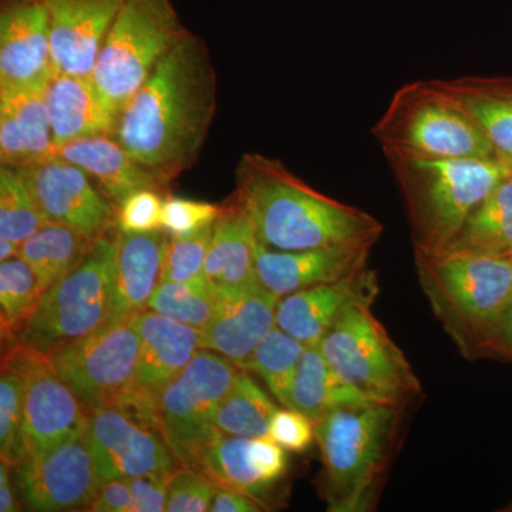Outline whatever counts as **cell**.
<instances>
[{"mask_svg":"<svg viewBox=\"0 0 512 512\" xmlns=\"http://www.w3.org/2000/svg\"><path fill=\"white\" fill-rule=\"evenodd\" d=\"M217 110V74L188 32L120 110L114 138L168 188L197 163Z\"/></svg>","mask_w":512,"mask_h":512,"instance_id":"obj_1","label":"cell"},{"mask_svg":"<svg viewBox=\"0 0 512 512\" xmlns=\"http://www.w3.org/2000/svg\"><path fill=\"white\" fill-rule=\"evenodd\" d=\"M235 184L232 197L247 211L266 248H373L382 238L383 224L372 214L315 190L276 158L244 154Z\"/></svg>","mask_w":512,"mask_h":512,"instance_id":"obj_2","label":"cell"},{"mask_svg":"<svg viewBox=\"0 0 512 512\" xmlns=\"http://www.w3.org/2000/svg\"><path fill=\"white\" fill-rule=\"evenodd\" d=\"M402 192L414 251L439 254L467 218L512 174L501 158H443L383 151Z\"/></svg>","mask_w":512,"mask_h":512,"instance_id":"obj_3","label":"cell"},{"mask_svg":"<svg viewBox=\"0 0 512 512\" xmlns=\"http://www.w3.org/2000/svg\"><path fill=\"white\" fill-rule=\"evenodd\" d=\"M417 278L434 315L468 357L490 349L512 305V255L414 251Z\"/></svg>","mask_w":512,"mask_h":512,"instance_id":"obj_4","label":"cell"},{"mask_svg":"<svg viewBox=\"0 0 512 512\" xmlns=\"http://www.w3.org/2000/svg\"><path fill=\"white\" fill-rule=\"evenodd\" d=\"M406 404L343 407L315 423L329 511L370 510L394 454Z\"/></svg>","mask_w":512,"mask_h":512,"instance_id":"obj_5","label":"cell"},{"mask_svg":"<svg viewBox=\"0 0 512 512\" xmlns=\"http://www.w3.org/2000/svg\"><path fill=\"white\" fill-rule=\"evenodd\" d=\"M117 234L96 239L82 264L46 289L16 343L47 356L113 322Z\"/></svg>","mask_w":512,"mask_h":512,"instance_id":"obj_6","label":"cell"},{"mask_svg":"<svg viewBox=\"0 0 512 512\" xmlns=\"http://www.w3.org/2000/svg\"><path fill=\"white\" fill-rule=\"evenodd\" d=\"M372 136L382 151L423 157H497L477 121L440 80L403 84L372 127Z\"/></svg>","mask_w":512,"mask_h":512,"instance_id":"obj_7","label":"cell"},{"mask_svg":"<svg viewBox=\"0 0 512 512\" xmlns=\"http://www.w3.org/2000/svg\"><path fill=\"white\" fill-rule=\"evenodd\" d=\"M188 32L171 0H126L93 67L103 99L120 113Z\"/></svg>","mask_w":512,"mask_h":512,"instance_id":"obj_8","label":"cell"},{"mask_svg":"<svg viewBox=\"0 0 512 512\" xmlns=\"http://www.w3.org/2000/svg\"><path fill=\"white\" fill-rule=\"evenodd\" d=\"M372 305L350 303L319 348L335 372L373 402L409 404L421 392L419 377Z\"/></svg>","mask_w":512,"mask_h":512,"instance_id":"obj_9","label":"cell"},{"mask_svg":"<svg viewBox=\"0 0 512 512\" xmlns=\"http://www.w3.org/2000/svg\"><path fill=\"white\" fill-rule=\"evenodd\" d=\"M239 372L224 356L201 349L164 387L157 404L158 430L180 466L195 467L202 451L222 434L215 414Z\"/></svg>","mask_w":512,"mask_h":512,"instance_id":"obj_10","label":"cell"},{"mask_svg":"<svg viewBox=\"0 0 512 512\" xmlns=\"http://www.w3.org/2000/svg\"><path fill=\"white\" fill-rule=\"evenodd\" d=\"M138 350L136 325L133 316H128L47 357L89 414L123 402L134 382Z\"/></svg>","mask_w":512,"mask_h":512,"instance_id":"obj_11","label":"cell"},{"mask_svg":"<svg viewBox=\"0 0 512 512\" xmlns=\"http://www.w3.org/2000/svg\"><path fill=\"white\" fill-rule=\"evenodd\" d=\"M3 355L12 360L25 383L23 439L26 458L80 439L89 426V414L72 390L57 376L49 357L6 339Z\"/></svg>","mask_w":512,"mask_h":512,"instance_id":"obj_12","label":"cell"},{"mask_svg":"<svg viewBox=\"0 0 512 512\" xmlns=\"http://www.w3.org/2000/svg\"><path fill=\"white\" fill-rule=\"evenodd\" d=\"M140 350L134 382L119 409L157 424V404L164 387L183 372L202 349L201 330L144 309L133 315Z\"/></svg>","mask_w":512,"mask_h":512,"instance_id":"obj_13","label":"cell"},{"mask_svg":"<svg viewBox=\"0 0 512 512\" xmlns=\"http://www.w3.org/2000/svg\"><path fill=\"white\" fill-rule=\"evenodd\" d=\"M84 439L104 483L144 474H171L180 466L154 424L119 407L90 412Z\"/></svg>","mask_w":512,"mask_h":512,"instance_id":"obj_14","label":"cell"},{"mask_svg":"<svg viewBox=\"0 0 512 512\" xmlns=\"http://www.w3.org/2000/svg\"><path fill=\"white\" fill-rule=\"evenodd\" d=\"M30 511L89 510L104 481L86 439L69 441L13 468Z\"/></svg>","mask_w":512,"mask_h":512,"instance_id":"obj_15","label":"cell"},{"mask_svg":"<svg viewBox=\"0 0 512 512\" xmlns=\"http://www.w3.org/2000/svg\"><path fill=\"white\" fill-rule=\"evenodd\" d=\"M18 170L47 222L67 225L92 241L117 228L116 207L76 164L55 154Z\"/></svg>","mask_w":512,"mask_h":512,"instance_id":"obj_16","label":"cell"},{"mask_svg":"<svg viewBox=\"0 0 512 512\" xmlns=\"http://www.w3.org/2000/svg\"><path fill=\"white\" fill-rule=\"evenodd\" d=\"M55 74L45 0H0V93L45 92Z\"/></svg>","mask_w":512,"mask_h":512,"instance_id":"obj_17","label":"cell"},{"mask_svg":"<svg viewBox=\"0 0 512 512\" xmlns=\"http://www.w3.org/2000/svg\"><path fill=\"white\" fill-rule=\"evenodd\" d=\"M126 0H45L56 73L92 76Z\"/></svg>","mask_w":512,"mask_h":512,"instance_id":"obj_18","label":"cell"},{"mask_svg":"<svg viewBox=\"0 0 512 512\" xmlns=\"http://www.w3.org/2000/svg\"><path fill=\"white\" fill-rule=\"evenodd\" d=\"M279 298L261 282L222 293L217 311L202 330V349L224 356L239 369H247L259 343L276 326Z\"/></svg>","mask_w":512,"mask_h":512,"instance_id":"obj_19","label":"cell"},{"mask_svg":"<svg viewBox=\"0 0 512 512\" xmlns=\"http://www.w3.org/2000/svg\"><path fill=\"white\" fill-rule=\"evenodd\" d=\"M372 247H320L278 251L258 245L256 276L279 299L289 293L342 281L367 269Z\"/></svg>","mask_w":512,"mask_h":512,"instance_id":"obj_20","label":"cell"},{"mask_svg":"<svg viewBox=\"0 0 512 512\" xmlns=\"http://www.w3.org/2000/svg\"><path fill=\"white\" fill-rule=\"evenodd\" d=\"M377 292V274L367 268L342 281L289 293L279 299L276 326L303 345H319L350 303L375 301Z\"/></svg>","mask_w":512,"mask_h":512,"instance_id":"obj_21","label":"cell"},{"mask_svg":"<svg viewBox=\"0 0 512 512\" xmlns=\"http://www.w3.org/2000/svg\"><path fill=\"white\" fill-rule=\"evenodd\" d=\"M45 96L56 147L84 137L114 136L120 113L103 99L92 76L56 73Z\"/></svg>","mask_w":512,"mask_h":512,"instance_id":"obj_22","label":"cell"},{"mask_svg":"<svg viewBox=\"0 0 512 512\" xmlns=\"http://www.w3.org/2000/svg\"><path fill=\"white\" fill-rule=\"evenodd\" d=\"M258 245L247 211L234 197L228 198L215 221L204 268L205 279L218 295L258 284Z\"/></svg>","mask_w":512,"mask_h":512,"instance_id":"obj_23","label":"cell"},{"mask_svg":"<svg viewBox=\"0 0 512 512\" xmlns=\"http://www.w3.org/2000/svg\"><path fill=\"white\" fill-rule=\"evenodd\" d=\"M170 241L164 229L140 234L119 231L113 322L147 309L151 296L163 284Z\"/></svg>","mask_w":512,"mask_h":512,"instance_id":"obj_24","label":"cell"},{"mask_svg":"<svg viewBox=\"0 0 512 512\" xmlns=\"http://www.w3.org/2000/svg\"><path fill=\"white\" fill-rule=\"evenodd\" d=\"M56 148L45 92L0 93V165L30 167Z\"/></svg>","mask_w":512,"mask_h":512,"instance_id":"obj_25","label":"cell"},{"mask_svg":"<svg viewBox=\"0 0 512 512\" xmlns=\"http://www.w3.org/2000/svg\"><path fill=\"white\" fill-rule=\"evenodd\" d=\"M56 154L82 168L116 210L131 192L151 188L164 194L167 190L113 136L79 138L57 147Z\"/></svg>","mask_w":512,"mask_h":512,"instance_id":"obj_26","label":"cell"},{"mask_svg":"<svg viewBox=\"0 0 512 512\" xmlns=\"http://www.w3.org/2000/svg\"><path fill=\"white\" fill-rule=\"evenodd\" d=\"M366 403L373 400L335 372L319 345L306 346L293 376L286 407L298 410L316 423L335 410Z\"/></svg>","mask_w":512,"mask_h":512,"instance_id":"obj_27","label":"cell"},{"mask_svg":"<svg viewBox=\"0 0 512 512\" xmlns=\"http://www.w3.org/2000/svg\"><path fill=\"white\" fill-rule=\"evenodd\" d=\"M440 82L474 117L497 156L512 161V80L468 76Z\"/></svg>","mask_w":512,"mask_h":512,"instance_id":"obj_28","label":"cell"},{"mask_svg":"<svg viewBox=\"0 0 512 512\" xmlns=\"http://www.w3.org/2000/svg\"><path fill=\"white\" fill-rule=\"evenodd\" d=\"M444 251L512 255V174L478 205Z\"/></svg>","mask_w":512,"mask_h":512,"instance_id":"obj_29","label":"cell"},{"mask_svg":"<svg viewBox=\"0 0 512 512\" xmlns=\"http://www.w3.org/2000/svg\"><path fill=\"white\" fill-rule=\"evenodd\" d=\"M93 244L92 239L76 229L46 222L22 242L18 256L33 269L46 291L82 264Z\"/></svg>","mask_w":512,"mask_h":512,"instance_id":"obj_30","label":"cell"},{"mask_svg":"<svg viewBox=\"0 0 512 512\" xmlns=\"http://www.w3.org/2000/svg\"><path fill=\"white\" fill-rule=\"evenodd\" d=\"M218 484L232 488L254 498L264 510H269L275 495L272 488L262 481L249 454L247 437L220 434L202 451L195 467Z\"/></svg>","mask_w":512,"mask_h":512,"instance_id":"obj_31","label":"cell"},{"mask_svg":"<svg viewBox=\"0 0 512 512\" xmlns=\"http://www.w3.org/2000/svg\"><path fill=\"white\" fill-rule=\"evenodd\" d=\"M276 410L278 407L266 396L264 390L248 372L241 370L218 407L215 427L227 436L247 439L268 436Z\"/></svg>","mask_w":512,"mask_h":512,"instance_id":"obj_32","label":"cell"},{"mask_svg":"<svg viewBox=\"0 0 512 512\" xmlns=\"http://www.w3.org/2000/svg\"><path fill=\"white\" fill-rule=\"evenodd\" d=\"M45 289L22 258L0 264V320L3 339H13L36 311Z\"/></svg>","mask_w":512,"mask_h":512,"instance_id":"obj_33","label":"cell"},{"mask_svg":"<svg viewBox=\"0 0 512 512\" xmlns=\"http://www.w3.org/2000/svg\"><path fill=\"white\" fill-rule=\"evenodd\" d=\"M220 295L207 279L190 282H163L151 296L147 309L204 330L217 311Z\"/></svg>","mask_w":512,"mask_h":512,"instance_id":"obj_34","label":"cell"},{"mask_svg":"<svg viewBox=\"0 0 512 512\" xmlns=\"http://www.w3.org/2000/svg\"><path fill=\"white\" fill-rule=\"evenodd\" d=\"M305 348L301 340L275 326L255 349L245 372L261 376L271 393L286 407L293 376Z\"/></svg>","mask_w":512,"mask_h":512,"instance_id":"obj_35","label":"cell"},{"mask_svg":"<svg viewBox=\"0 0 512 512\" xmlns=\"http://www.w3.org/2000/svg\"><path fill=\"white\" fill-rule=\"evenodd\" d=\"M45 215L25 175L18 168L0 167V238L22 245L46 224Z\"/></svg>","mask_w":512,"mask_h":512,"instance_id":"obj_36","label":"cell"},{"mask_svg":"<svg viewBox=\"0 0 512 512\" xmlns=\"http://www.w3.org/2000/svg\"><path fill=\"white\" fill-rule=\"evenodd\" d=\"M23 419L25 383L12 360L3 355L0 373V456L13 468L28 456L23 439Z\"/></svg>","mask_w":512,"mask_h":512,"instance_id":"obj_37","label":"cell"},{"mask_svg":"<svg viewBox=\"0 0 512 512\" xmlns=\"http://www.w3.org/2000/svg\"><path fill=\"white\" fill-rule=\"evenodd\" d=\"M214 224L187 237L171 238L165 258L163 282H190L205 278V259Z\"/></svg>","mask_w":512,"mask_h":512,"instance_id":"obj_38","label":"cell"},{"mask_svg":"<svg viewBox=\"0 0 512 512\" xmlns=\"http://www.w3.org/2000/svg\"><path fill=\"white\" fill-rule=\"evenodd\" d=\"M215 484L207 474L194 467L175 468L168 480L167 512L210 511L217 493Z\"/></svg>","mask_w":512,"mask_h":512,"instance_id":"obj_39","label":"cell"},{"mask_svg":"<svg viewBox=\"0 0 512 512\" xmlns=\"http://www.w3.org/2000/svg\"><path fill=\"white\" fill-rule=\"evenodd\" d=\"M220 214L221 205L165 195L161 228L171 238L187 237L210 227L218 220Z\"/></svg>","mask_w":512,"mask_h":512,"instance_id":"obj_40","label":"cell"},{"mask_svg":"<svg viewBox=\"0 0 512 512\" xmlns=\"http://www.w3.org/2000/svg\"><path fill=\"white\" fill-rule=\"evenodd\" d=\"M163 192L143 188L131 192L117 207V228L121 232L157 231L161 228L163 214Z\"/></svg>","mask_w":512,"mask_h":512,"instance_id":"obj_41","label":"cell"},{"mask_svg":"<svg viewBox=\"0 0 512 512\" xmlns=\"http://www.w3.org/2000/svg\"><path fill=\"white\" fill-rule=\"evenodd\" d=\"M268 436L286 451L305 453L316 440L315 421L291 407L278 409L272 417Z\"/></svg>","mask_w":512,"mask_h":512,"instance_id":"obj_42","label":"cell"},{"mask_svg":"<svg viewBox=\"0 0 512 512\" xmlns=\"http://www.w3.org/2000/svg\"><path fill=\"white\" fill-rule=\"evenodd\" d=\"M171 474H144L127 478L133 495L134 512H163L167 508Z\"/></svg>","mask_w":512,"mask_h":512,"instance_id":"obj_43","label":"cell"},{"mask_svg":"<svg viewBox=\"0 0 512 512\" xmlns=\"http://www.w3.org/2000/svg\"><path fill=\"white\" fill-rule=\"evenodd\" d=\"M87 511L134 512L133 495H131L127 478H119V480L104 483Z\"/></svg>","mask_w":512,"mask_h":512,"instance_id":"obj_44","label":"cell"},{"mask_svg":"<svg viewBox=\"0 0 512 512\" xmlns=\"http://www.w3.org/2000/svg\"><path fill=\"white\" fill-rule=\"evenodd\" d=\"M211 512H259L264 511L254 498L232 488L218 487L212 500Z\"/></svg>","mask_w":512,"mask_h":512,"instance_id":"obj_45","label":"cell"},{"mask_svg":"<svg viewBox=\"0 0 512 512\" xmlns=\"http://www.w3.org/2000/svg\"><path fill=\"white\" fill-rule=\"evenodd\" d=\"M13 467L2 461L0 463V511L15 512L19 510L16 501L15 488H13Z\"/></svg>","mask_w":512,"mask_h":512,"instance_id":"obj_46","label":"cell"},{"mask_svg":"<svg viewBox=\"0 0 512 512\" xmlns=\"http://www.w3.org/2000/svg\"><path fill=\"white\" fill-rule=\"evenodd\" d=\"M488 350H495V352L512 359V305L507 313H505L503 320H501Z\"/></svg>","mask_w":512,"mask_h":512,"instance_id":"obj_47","label":"cell"},{"mask_svg":"<svg viewBox=\"0 0 512 512\" xmlns=\"http://www.w3.org/2000/svg\"><path fill=\"white\" fill-rule=\"evenodd\" d=\"M20 245L10 239L0 238V261L16 258L19 255Z\"/></svg>","mask_w":512,"mask_h":512,"instance_id":"obj_48","label":"cell"},{"mask_svg":"<svg viewBox=\"0 0 512 512\" xmlns=\"http://www.w3.org/2000/svg\"><path fill=\"white\" fill-rule=\"evenodd\" d=\"M507 163H510V164H511V167H512V161H507Z\"/></svg>","mask_w":512,"mask_h":512,"instance_id":"obj_49","label":"cell"}]
</instances>
